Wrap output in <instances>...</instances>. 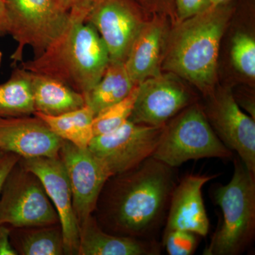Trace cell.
I'll return each mask as SVG.
<instances>
[{
	"label": "cell",
	"instance_id": "6da1fadb",
	"mask_svg": "<svg viewBox=\"0 0 255 255\" xmlns=\"http://www.w3.org/2000/svg\"><path fill=\"white\" fill-rule=\"evenodd\" d=\"M174 169L150 157L109 178L93 214L100 227L117 236L151 239L167 217L177 184Z\"/></svg>",
	"mask_w": 255,
	"mask_h": 255
},
{
	"label": "cell",
	"instance_id": "7a4b0ae2",
	"mask_svg": "<svg viewBox=\"0 0 255 255\" xmlns=\"http://www.w3.org/2000/svg\"><path fill=\"white\" fill-rule=\"evenodd\" d=\"M86 16L70 11L66 27L33 59L21 68L47 75L85 95L98 82L110 62L108 50Z\"/></svg>",
	"mask_w": 255,
	"mask_h": 255
},
{
	"label": "cell",
	"instance_id": "3957f363",
	"mask_svg": "<svg viewBox=\"0 0 255 255\" xmlns=\"http://www.w3.org/2000/svg\"><path fill=\"white\" fill-rule=\"evenodd\" d=\"M228 15L224 10L211 8L184 23L174 37L166 68L199 86L211 85Z\"/></svg>",
	"mask_w": 255,
	"mask_h": 255
},
{
	"label": "cell",
	"instance_id": "277c9868",
	"mask_svg": "<svg viewBox=\"0 0 255 255\" xmlns=\"http://www.w3.org/2000/svg\"><path fill=\"white\" fill-rule=\"evenodd\" d=\"M214 199L222 211V221L203 254L241 255L254 241L255 174L239 157L235 159L231 180L216 188Z\"/></svg>",
	"mask_w": 255,
	"mask_h": 255
},
{
	"label": "cell",
	"instance_id": "5b68a950",
	"mask_svg": "<svg viewBox=\"0 0 255 255\" xmlns=\"http://www.w3.org/2000/svg\"><path fill=\"white\" fill-rule=\"evenodd\" d=\"M232 151L216 135L199 106H193L168 126L152 157L172 168L189 160L203 158L229 159Z\"/></svg>",
	"mask_w": 255,
	"mask_h": 255
},
{
	"label": "cell",
	"instance_id": "8992f818",
	"mask_svg": "<svg viewBox=\"0 0 255 255\" xmlns=\"http://www.w3.org/2000/svg\"><path fill=\"white\" fill-rule=\"evenodd\" d=\"M9 34L17 43L11 55L12 65L23 61V51L31 46L35 57L66 27L70 16L67 0H4Z\"/></svg>",
	"mask_w": 255,
	"mask_h": 255
},
{
	"label": "cell",
	"instance_id": "52a82bcc",
	"mask_svg": "<svg viewBox=\"0 0 255 255\" xmlns=\"http://www.w3.org/2000/svg\"><path fill=\"white\" fill-rule=\"evenodd\" d=\"M58 223V213L41 181L18 160L0 193V225L23 228Z\"/></svg>",
	"mask_w": 255,
	"mask_h": 255
},
{
	"label": "cell",
	"instance_id": "ba28073f",
	"mask_svg": "<svg viewBox=\"0 0 255 255\" xmlns=\"http://www.w3.org/2000/svg\"><path fill=\"white\" fill-rule=\"evenodd\" d=\"M164 127L142 125L128 120L114 131L96 135L88 148L112 177L152 157Z\"/></svg>",
	"mask_w": 255,
	"mask_h": 255
},
{
	"label": "cell",
	"instance_id": "9c48e42d",
	"mask_svg": "<svg viewBox=\"0 0 255 255\" xmlns=\"http://www.w3.org/2000/svg\"><path fill=\"white\" fill-rule=\"evenodd\" d=\"M59 157L66 169L79 226L95 212L97 201L110 176L87 148L63 140Z\"/></svg>",
	"mask_w": 255,
	"mask_h": 255
},
{
	"label": "cell",
	"instance_id": "30bf717a",
	"mask_svg": "<svg viewBox=\"0 0 255 255\" xmlns=\"http://www.w3.org/2000/svg\"><path fill=\"white\" fill-rule=\"evenodd\" d=\"M23 167L36 174L59 217L65 255H78L79 224L74 211L73 194L66 169L59 156L20 158Z\"/></svg>",
	"mask_w": 255,
	"mask_h": 255
},
{
	"label": "cell",
	"instance_id": "8fae6325",
	"mask_svg": "<svg viewBox=\"0 0 255 255\" xmlns=\"http://www.w3.org/2000/svg\"><path fill=\"white\" fill-rule=\"evenodd\" d=\"M205 114L220 140L237 152L247 168L255 174V119L241 110L229 92L215 97Z\"/></svg>",
	"mask_w": 255,
	"mask_h": 255
},
{
	"label": "cell",
	"instance_id": "7c38bea8",
	"mask_svg": "<svg viewBox=\"0 0 255 255\" xmlns=\"http://www.w3.org/2000/svg\"><path fill=\"white\" fill-rule=\"evenodd\" d=\"M190 101V95L179 82L157 75L138 84L136 100L128 120L142 125L163 127Z\"/></svg>",
	"mask_w": 255,
	"mask_h": 255
},
{
	"label": "cell",
	"instance_id": "4fadbf2b",
	"mask_svg": "<svg viewBox=\"0 0 255 255\" xmlns=\"http://www.w3.org/2000/svg\"><path fill=\"white\" fill-rule=\"evenodd\" d=\"M85 21L98 32L110 60L125 62L140 28L125 0H96Z\"/></svg>",
	"mask_w": 255,
	"mask_h": 255
},
{
	"label": "cell",
	"instance_id": "5bb4252c",
	"mask_svg": "<svg viewBox=\"0 0 255 255\" xmlns=\"http://www.w3.org/2000/svg\"><path fill=\"white\" fill-rule=\"evenodd\" d=\"M63 142L34 114L0 118V150L21 158L58 157Z\"/></svg>",
	"mask_w": 255,
	"mask_h": 255
},
{
	"label": "cell",
	"instance_id": "9a60e30c",
	"mask_svg": "<svg viewBox=\"0 0 255 255\" xmlns=\"http://www.w3.org/2000/svg\"><path fill=\"white\" fill-rule=\"evenodd\" d=\"M216 177L218 174H187L176 184L169 201L164 233L182 230L203 237L207 236L210 224L202 189Z\"/></svg>",
	"mask_w": 255,
	"mask_h": 255
},
{
	"label": "cell",
	"instance_id": "2e32d148",
	"mask_svg": "<svg viewBox=\"0 0 255 255\" xmlns=\"http://www.w3.org/2000/svg\"><path fill=\"white\" fill-rule=\"evenodd\" d=\"M161 246L153 239L117 236L104 231L94 214L79 226L78 255H157Z\"/></svg>",
	"mask_w": 255,
	"mask_h": 255
},
{
	"label": "cell",
	"instance_id": "e0dca14e",
	"mask_svg": "<svg viewBox=\"0 0 255 255\" xmlns=\"http://www.w3.org/2000/svg\"><path fill=\"white\" fill-rule=\"evenodd\" d=\"M30 73L35 112L58 116L86 105L85 95L66 84L47 75Z\"/></svg>",
	"mask_w": 255,
	"mask_h": 255
},
{
	"label": "cell",
	"instance_id": "ac0fdd59",
	"mask_svg": "<svg viewBox=\"0 0 255 255\" xmlns=\"http://www.w3.org/2000/svg\"><path fill=\"white\" fill-rule=\"evenodd\" d=\"M162 29L155 24L140 27L124 64L134 84L141 83L147 79L159 75Z\"/></svg>",
	"mask_w": 255,
	"mask_h": 255
},
{
	"label": "cell",
	"instance_id": "d6986e66",
	"mask_svg": "<svg viewBox=\"0 0 255 255\" xmlns=\"http://www.w3.org/2000/svg\"><path fill=\"white\" fill-rule=\"evenodd\" d=\"M9 238L17 255H65L60 223L33 227H10Z\"/></svg>",
	"mask_w": 255,
	"mask_h": 255
},
{
	"label": "cell",
	"instance_id": "ffe728a7",
	"mask_svg": "<svg viewBox=\"0 0 255 255\" xmlns=\"http://www.w3.org/2000/svg\"><path fill=\"white\" fill-rule=\"evenodd\" d=\"M134 86L124 62L110 60L102 78L85 95V102L95 117L107 107L126 98Z\"/></svg>",
	"mask_w": 255,
	"mask_h": 255
},
{
	"label": "cell",
	"instance_id": "44dd1931",
	"mask_svg": "<svg viewBox=\"0 0 255 255\" xmlns=\"http://www.w3.org/2000/svg\"><path fill=\"white\" fill-rule=\"evenodd\" d=\"M33 114L41 119L62 140L79 147L87 148L95 137V114L87 105L78 110L58 116H48L38 112Z\"/></svg>",
	"mask_w": 255,
	"mask_h": 255
},
{
	"label": "cell",
	"instance_id": "7402d4cb",
	"mask_svg": "<svg viewBox=\"0 0 255 255\" xmlns=\"http://www.w3.org/2000/svg\"><path fill=\"white\" fill-rule=\"evenodd\" d=\"M31 73L24 69L13 70L7 81L0 84V118L34 114Z\"/></svg>",
	"mask_w": 255,
	"mask_h": 255
},
{
	"label": "cell",
	"instance_id": "603a6c76",
	"mask_svg": "<svg viewBox=\"0 0 255 255\" xmlns=\"http://www.w3.org/2000/svg\"><path fill=\"white\" fill-rule=\"evenodd\" d=\"M137 91L138 85L136 84L126 98L95 116L93 121L95 136L114 131L128 121L133 110Z\"/></svg>",
	"mask_w": 255,
	"mask_h": 255
},
{
	"label": "cell",
	"instance_id": "cb8c5ba5",
	"mask_svg": "<svg viewBox=\"0 0 255 255\" xmlns=\"http://www.w3.org/2000/svg\"><path fill=\"white\" fill-rule=\"evenodd\" d=\"M231 55L233 63L241 73L255 77V41L249 35L239 33L233 41Z\"/></svg>",
	"mask_w": 255,
	"mask_h": 255
},
{
	"label": "cell",
	"instance_id": "d4e9b609",
	"mask_svg": "<svg viewBox=\"0 0 255 255\" xmlns=\"http://www.w3.org/2000/svg\"><path fill=\"white\" fill-rule=\"evenodd\" d=\"M198 237L190 231L173 230L164 233L162 245L169 255H191L197 248Z\"/></svg>",
	"mask_w": 255,
	"mask_h": 255
},
{
	"label": "cell",
	"instance_id": "484cf974",
	"mask_svg": "<svg viewBox=\"0 0 255 255\" xmlns=\"http://www.w3.org/2000/svg\"><path fill=\"white\" fill-rule=\"evenodd\" d=\"M178 14L182 19L193 17L201 13L208 0H176Z\"/></svg>",
	"mask_w": 255,
	"mask_h": 255
},
{
	"label": "cell",
	"instance_id": "4316f807",
	"mask_svg": "<svg viewBox=\"0 0 255 255\" xmlns=\"http://www.w3.org/2000/svg\"><path fill=\"white\" fill-rule=\"evenodd\" d=\"M20 158L16 154L0 150V193L6 176Z\"/></svg>",
	"mask_w": 255,
	"mask_h": 255
},
{
	"label": "cell",
	"instance_id": "83f0119b",
	"mask_svg": "<svg viewBox=\"0 0 255 255\" xmlns=\"http://www.w3.org/2000/svg\"><path fill=\"white\" fill-rule=\"evenodd\" d=\"M9 233V226L0 225V255H17L10 243Z\"/></svg>",
	"mask_w": 255,
	"mask_h": 255
},
{
	"label": "cell",
	"instance_id": "f1b7e54d",
	"mask_svg": "<svg viewBox=\"0 0 255 255\" xmlns=\"http://www.w3.org/2000/svg\"><path fill=\"white\" fill-rule=\"evenodd\" d=\"M70 6V11L87 16L96 0H67Z\"/></svg>",
	"mask_w": 255,
	"mask_h": 255
},
{
	"label": "cell",
	"instance_id": "f546056e",
	"mask_svg": "<svg viewBox=\"0 0 255 255\" xmlns=\"http://www.w3.org/2000/svg\"><path fill=\"white\" fill-rule=\"evenodd\" d=\"M9 34V18L4 0H0V36Z\"/></svg>",
	"mask_w": 255,
	"mask_h": 255
},
{
	"label": "cell",
	"instance_id": "4dcf8cb0",
	"mask_svg": "<svg viewBox=\"0 0 255 255\" xmlns=\"http://www.w3.org/2000/svg\"><path fill=\"white\" fill-rule=\"evenodd\" d=\"M226 1L228 0H208V4L210 5L211 8H216Z\"/></svg>",
	"mask_w": 255,
	"mask_h": 255
},
{
	"label": "cell",
	"instance_id": "1f68e13d",
	"mask_svg": "<svg viewBox=\"0 0 255 255\" xmlns=\"http://www.w3.org/2000/svg\"><path fill=\"white\" fill-rule=\"evenodd\" d=\"M3 54L2 52L0 50V67H1V62H2Z\"/></svg>",
	"mask_w": 255,
	"mask_h": 255
}]
</instances>
